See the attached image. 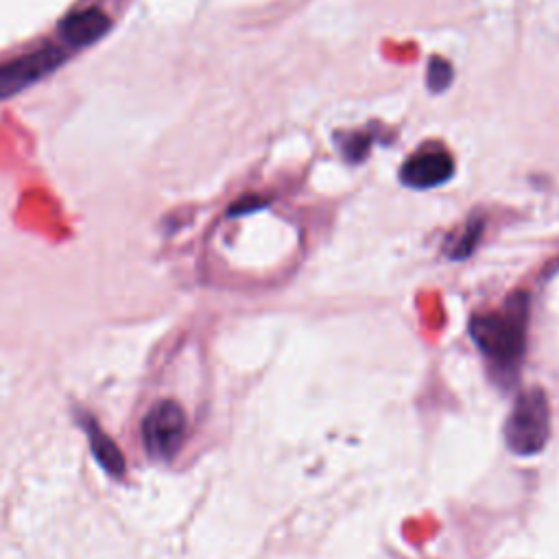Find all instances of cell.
Returning a JSON list of instances; mask_svg holds the SVG:
<instances>
[{
    "label": "cell",
    "mask_w": 559,
    "mask_h": 559,
    "mask_svg": "<svg viewBox=\"0 0 559 559\" xmlns=\"http://www.w3.org/2000/svg\"><path fill=\"white\" fill-rule=\"evenodd\" d=\"M64 62L66 53L62 49H55V46H46L42 51L11 59V62L0 66V101L27 90Z\"/></svg>",
    "instance_id": "4"
},
{
    "label": "cell",
    "mask_w": 559,
    "mask_h": 559,
    "mask_svg": "<svg viewBox=\"0 0 559 559\" xmlns=\"http://www.w3.org/2000/svg\"><path fill=\"white\" fill-rule=\"evenodd\" d=\"M337 140H339V151L350 162H361L372 147L370 136H363V134H343V136H337Z\"/></svg>",
    "instance_id": "10"
},
{
    "label": "cell",
    "mask_w": 559,
    "mask_h": 559,
    "mask_svg": "<svg viewBox=\"0 0 559 559\" xmlns=\"http://www.w3.org/2000/svg\"><path fill=\"white\" fill-rule=\"evenodd\" d=\"M481 232H483V223L481 221H472L463 234L457 239V243L448 249V256L461 260V258H468L474 249H477L479 241H481Z\"/></svg>",
    "instance_id": "8"
},
{
    "label": "cell",
    "mask_w": 559,
    "mask_h": 559,
    "mask_svg": "<svg viewBox=\"0 0 559 559\" xmlns=\"http://www.w3.org/2000/svg\"><path fill=\"white\" fill-rule=\"evenodd\" d=\"M529 295L514 293L501 311L474 315L470 321V337L498 378H514L527 346Z\"/></svg>",
    "instance_id": "1"
},
{
    "label": "cell",
    "mask_w": 559,
    "mask_h": 559,
    "mask_svg": "<svg viewBox=\"0 0 559 559\" xmlns=\"http://www.w3.org/2000/svg\"><path fill=\"white\" fill-rule=\"evenodd\" d=\"M188 431L184 409L175 400H162L142 420V444L158 461H171L180 453Z\"/></svg>",
    "instance_id": "3"
},
{
    "label": "cell",
    "mask_w": 559,
    "mask_h": 559,
    "mask_svg": "<svg viewBox=\"0 0 559 559\" xmlns=\"http://www.w3.org/2000/svg\"><path fill=\"white\" fill-rule=\"evenodd\" d=\"M455 173V160L444 149H422L400 169V180L409 188H435L446 184Z\"/></svg>",
    "instance_id": "5"
},
{
    "label": "cell",
    "mask_w": 559,
    "mask_h": 559,
    "mask_svg": "<svg viewBox=\"0 0 559 559\" xmlns=\"http://www.w3.org/2000/svg\"><path fill=\"white\" fill-rule=\"evenodd\" d=\"M81 426L88 435V444H90L92 455H94V459H97L99 466L103 468V472L107 474V477L121 481L127 474V461H125V455L121 453V448L116 446L114 439L103 431L99 422L94 420L92 415L83 413L81 415Z\"/></svg>",
    "instance_id": "7"
},
{
    "label": "cell",
    "mask_w": 559,
    "mask_h": 559,
    "mask_svg": "<svg viewBox=\"0 0 559 559\" xmlns=\"http://www.w3.org/2000/svg\"><path fill=\"white\" fill-rule=\"evenodd\" d=\"M110 25H112L110 16L103 14V11L97 7H90L66 16L62 20V25H59V35H62L64 44L81 49V46H88L101 40L103 35L110 31Z\"/></svg>",
    "instance_id": "6"
},
{
    "label": "cell",
    "mask_w": 559,
    "mask_h": 559,
    "mask_svg": "<svg viewBox=\"0 0 559 559\" xmlns=\"http://www.w3.org/2000/svg\"><path fill=\"white\" fill-rule=\"evenodd\" d=\"M551 435V409L540 387L522 391L505 422V442L514 455H538Z\"/></svg>",
    "instance_id": "2"
},
{
    "label": "cell",
    "mask_w": 559,
    "mask_h": 559,
    "mask_svg": "<svg viewBox=\"0 0 559 559\" xmlns=\"http://www.w3.org/2000/svg\"><path fill=\"white\" fill-rule=\"evenodd\" d=\"M426 83L435 94L444 92L450 83H453V66H450V62H446V59H442V57H433L431 64H428Z\"/></svg>",
    "instance_id": "9"
}]
</instances>
